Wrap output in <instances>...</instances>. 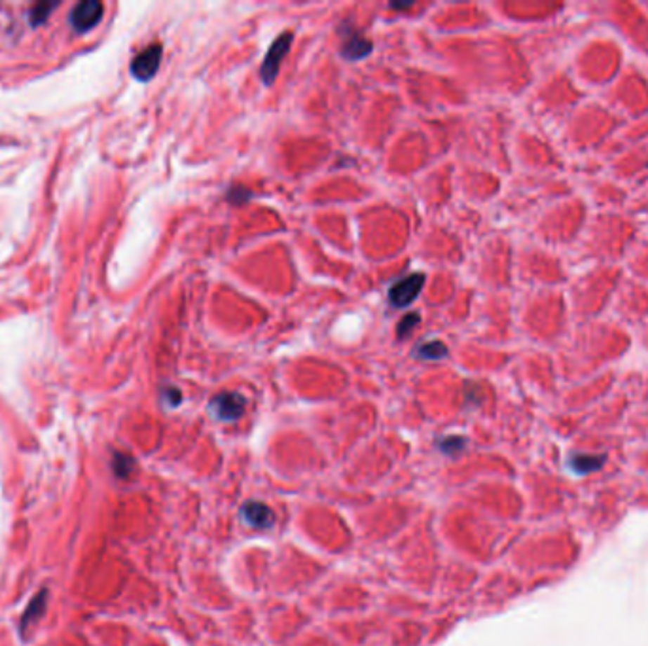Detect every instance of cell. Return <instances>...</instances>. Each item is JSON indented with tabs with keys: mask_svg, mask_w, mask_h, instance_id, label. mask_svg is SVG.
Masks as SVG:
<instances>
[{
	"mask_svg": "<svg viewBox=\"0 0 648 646\" xmlns=\"http://www.w3.org/2000/svg\"><path fill=\"white\" fill-rule=\"evenodd\" d=\"M247 400L239 392H220L211 400L209 410L220 421H237L245 413Z\"/></svg>",
	"mask_w": 648,
	"mask_h": 646,
	"instance_id": "obj_2",
	"label": "cell"
},
{
	"mask_svg": "<svg viewBox=\"0 0 648 646\" xmlns=\"http://www.w3.org/2000/svg\"><path fill=\"white\" fill-rule=\"evenodd\" d=\"M573 465L576 470H580V472H590V470H595V468H599V466L603 465V457L578 455V457H574Z\"/></svg>",
	"mask_w": 648,
	"mask_h": 646,
	"instance_id": "obj_9",
	"label": "cell"
},
{
	"mask_svg": "<svg viewBox=\"0 0 648 646\" xmlns=\"http://www.w3.org/2000/svg\"><path fill=\"white\" fill-rule=\"evenodd\" d=\"M343 34V42H342V56L345 59H349V61H361L366 56L372 53L374 50V46H372V40L364 37L361 31H356V29H342Z\"/></svg>",
	"mask_w": 648,
	"mask_h": 646,
	"instance_id": "obj_4",
	"label": "cell"
},
{
	"mask_svg": "<svg viewBox=\"0 0 648 646\" xmlns=\"http://www.w3.org/2000/svg\"><path fill=\"white\" fill-rule=\"evenodd\" d=\"M228 199H230L231 203H243V201L250 199V192L241 186H235L228 192Z\"/></svg>",
	"mask_w": 648,
	"mask_h": 646,
	"instance_id": "obj_11",
	"label": "cell"
},
{
	"mask_svg": "<svg viewBox=\"0 0 648 646\" xmlns=\"http://www.w3.org/2000/svg\"><path fill=\"white\" fill-rule=\"evenodd\" d=\"M243 516L249 525L258 529L271 527L273 523V512L262 503H247L243 506Z\"/></svg>",
	"mask_w": 648,
	"mask_h": 646,
	"instance_id": "obj_6",
	"label": "cell"
},
{
	"mask_svg": "<svg viewBox=\"0 0 648 646\" xmlns=\"http://www.w3.org/2000/svg\"><path fill=\"white\" fill-rule=\"evenodd\" d=\"M162 44H152L150 48L141 51L131 65V72L135 75V78L146 82L156 75L157 69H160V61H162Z\"/></svg>",
	"mask_w": 648,
	"mask_h": 646,
	"instance_id": "obj_5",
	"label": "cell"
},
{
	"mask_svg": "<svg viewBox=\"0 0 648 646\" xmlns=\"http://www.w3.org/2000/svg\"><path fill=\"white\" fill-rule=\"evenodd\" d=\"M46 597H48V591L42 590L37 597H34V599H32L31 603H29L25 614H23V618H21V629H23V631H25L29 626H32V624H34L40 616L44 614L46 603H48V599H46Z\"/></svg>",
	"mask_w": 648,
	"mask_h": 646,
	"instance_id": "obj_7",
	"label": "cell"
},
{
	"mask_svg": "<svg viewBox=\"0 0 648 646\" xmlns=\"http://www.w3.org/2000/svg\"><path fill=\"white\" fill-rule=\"evenodd\" d=\"M412 6H413V2H408V4H396V2H393V4H391L393 10H406V8H412Z\"/></svg>",
	"mask_w": 648,
	"mask_h": 646,
	"instance_id": "obj_12",
	"label": "cell"
},
{
	"mask_svg": "<svg viewBox=\"0 0 648 646\" xmlns=\"http://www.w3.org/2000/svg\"><path fill=\"white\" fill-rule=\"evenodd\" d=\"M417 356L425 361H440L443 356H448V347L442 342H427L419 345Z\"/></svg>",
	"mask_w": 648,
	"mask_h": 646,
	"instance_id": "obj_8",
	"label": "cell"
},
{
	"mask_svg": "<svg viewBox=\"0 0 648 646\" xmlns=\"http://www.w3.org/2000/svg\"><path fill=\"white\" fill-rule=\"evenodd\" d=\"M419 321H421V317H419L417 313H410V315H406V317L398 323V326H396V336H398V340H404V337L410 336V332L417 326Z\"/></svg>",
	"mask_w": 648,
	"mask_h": 646,
	"instance_id": "obj_10",
	"label": "cell"
},
{
	"mask_svg": "<svg viewBox=\"0 0 648 646\" xmlns=\"http://www.w3.org/2000/svg\"><path fill=\"white\" fill-rule=\"evenodd\" d=\"M292 32H283V34H279V37L275 38L273 44L269 46L268 53L264 57L262 67H260V76H262V82L266 86H271V84L277 80L280 65H283V59L288 56L290 46H292Z\"/></svg>",
	"mask_w": 648,
	"mask_h": 646,
	"instance_id": "obj_1",
	"label": "cell"
},
{
	"mask_svg": "<svg viewBox=\"0 0 648 646\" xmlns=\"http://www.w3.org/2000/svg\"><path fill=\"white\" fill-rule=\"evenodd\" d=\"M425 285L423 273H412L394 283L389 290V302L393 307H408L413 299L421 294V288Z\"/></svg>",
	"mask_w": 648,
	"mask_h": 646,
	"instance_id": "obj_3",
	"label": "cell"
}]
</instances>
